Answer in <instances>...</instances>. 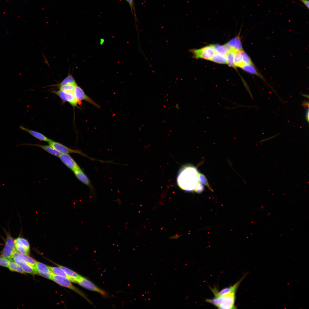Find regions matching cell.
I'll use <instances>...</instances> for the list:
<instances>
[{"mask_svg": "<svg viewBox=\"0 0 309 309\" xmlns=\"http://www.w3.org/2000/svg\"><path fill=\"white\" fill-rule=\"evenodd\" d=\"M301 2L308 9H309V1L308 0H298Z\"/></svg>", "mask_w": 309, "mask_h": 309, "instance_id": "836d02e7", "label": "cell"}, {"mask_svg": "<svg viewBox=\"0 0 309 309\" xmlns=\"http://www.w3.org/2000/svg\"><path fill=\"white\" fill-rule=\"evenodd\" d=\"M18 253L16 250L13 252L12 258L14 261L21 268L25 273L32 275L38 274L35 268L20 258Z\"/></svg>", "mask_w": 309, "mask_h": 309, "instance_id": "8992f818", "label": "cell"}, {"mask_svg": "<svg viewBox=\"0 0 309 309\" xmlns=\"http://www.w3.org/2000/svg\"><path fill=\"white\" fill-rule=\"evenodd\" d=\"M242 52L238 51H235V52L234 57V62L235 67L241 68L245 65L242 60L241 54Z\"/></svg>", "mask_w": 309, "mask_h": 309, "instance_id": "d4e9b609", "label": "cell"}, {"mask_svg": "<svg viewBox=\"0 0 309 309\" xmlns=\"http://www.w3.org/2000/svg\"><path fill=\"white\" fill-rule=\"evenodd\" d=\"M18 255L22 259L35 268V266L37 262L35 260L28 255L22 254L19 252Z\"/></svg>", "mask_w": 309, "mask_h": 309, "instance_id": "83f0119b", "label": "cell"}, {"mask_svg": "<svg viewBox=\"0 0 309 309\" xmlns=\"http://www.w3.org/2000/svg\"><path fill=\"white\" fill-rule=\"evenodd\" d=\"M69 84H73L75 86L77 85L73 76L70 74H69L67 77L57 86L60 87Z\"/></svg>", "mask_w": 309, "mask_h": 309, "instance_id": "484cf974", "label": "cell"}, {"mask_svg": "<svg viewBox=\"0 0 309 309\" xmlns=\"http://www.w3.org/2000/svg\"><path fill=\"white\" fill-rule=\"evenodd\" d=\"M211 61L220 64H227L226 55L215 53L212 57Z\"/></svg>", "mask_w": 309, "mask_h": 309, "instance_id": "603a6c76", "label": "cell"}, {"mask_svg": "<svg viewBox=\"0 0 309 309\" xmlns=\"http://www.w3.org/2000/svg\"><path fill=\"white\" fill-rule=\"evenodd\" d=\"M214 295L213 298L206 299V302L220 309H235V305L236 293L222 295H218L211 290Z\"/></svg>", "mask_w": 309, "mask_h": 309, "instance_id": "7a4b0ae2", "label": "cell"}, {"mask_svg": "<svg viewBox=\"0 0 309 309\" xmlns=\"http://www.w3.org/2000/svg\"><path fill=\"white\" fill-rule=\"evenodd\" d=\"M51 92L58 95L63 101L68 102L74 107L77 106L78 102L74 93L65 92L60 90Z\"/></svg>", "mask_w": 309, "mask_h": 309, "instance_id": "30bf717a", "label": "cell"}, {"mask_svg": "<svg viewBox=\"0 0 309 309\" xmlns=\"http://www.w3.org/2000/svg\"><path fill=\"white\" fill-rule=\"evenodd\" d=\"M6 238L4 247L2 250L1 256L9 259L12 258V255L16 250L15 248L14 239L9 233L6 232Z\"/></svg>", "mask_w": 309, "mask_h": 309, "instance_id": "5b68a950", "label": "cell"}, {"mask_svg": "<svg viewBox=\"0 0 309 309\" xmlns=\"http://www.w3.org/2000/svg\"><path fill=\"white\" fill-rule=\"evenodd\" d=\"M14 242L15 250L19 253L28 255L30 252V245L26 239L19 237L14 239Z\"/></svg>", "mask_w": 309, "mask_h": 309, "instance_id": "52a82bcc", "label": "cell"}, {"mask_svg": "<svg viewBox=\"0 0 309 309\" xmlns=\"http://www.w3.org/2000/svg\"><path fill=\"white\" fill-rule=\"evenodd\" d=\"M241 68L244 71L249 74L254 75L262 78L264 79L263 76L257 70L253 64H245Z\"/></svg>", "mask_w": 309, "mask_h": 309, "instance_id": "ac0fdd59", "label": "cell"}, {"mask_svg": "<svg viewBox=\"0 0 309 309\" xmlns=\"http://www.w3.org/2000/svg\"><path fill=\"white\" fill-rule=\"evenodd\" d=\"M74 94L78 102L82 100H85L97 108H100V106L85 94L83 90L78 85L75 87Z\"/></svg>", "mask_w": 309, "mask_h": 309, "instance_id": "9c48e42d", "label": "cell"}, {"mask_svg": "<svg viewBox=\"0 0 309 309\" xmlns=\"http://www.w3.org/2000/svg\"><path fill=\"white\" fill-rule=\"evenodd\" d=\"M193 57L198 59L202 58L206 60H211L215 53L212 45L203 47L199 49H193L190 50Z\"/></svg>", "mask_w": 309, "mask_h": 309, "instance_id": "3957f363", "label": "cell"}, {"mask_svg": "<svg viewBox=\"0 0 309 309\" xmlns=\"http://www.w3.org/2000/svg\"><path fill=\"white\" fill-rule=\"evenodd\" d=\"M57 265L58 267L64 270L67 275L72 279L73 282L77 283V281L81 276L76 272L67 268L58 265Z\"/></svg>", "mask_w": 309, "mask_h": 309, "instance_id": "44dd1931", "label": "cell"}, {"mask_svg": "<svg viewBox=\"0 0 309 309\" xmlns=\"http://www.w3.org/2000/svg\"><path fill=\"white\" fill-rule=\"evenodd\" d=\"M73 171L78 180L85 185L90 186V183L88 178L80 168Z\"/></svg>", "mask_w": 309, "mask_h": 309, "instance_id": "e0dca14e", "label": "cell"}, {"mask_svg": "<svg viewBox=\"0 0 309 309\" xmlns=\"http://www.w3.org/2000/svg\"><path fill=\"white\" fill-rule=\"evenodd\" d=\"M59 157L62 162L73 171L80 168L76 162L69 154H62Z\"/></svg>", "mask_w": 309, "mask_h": 309, "instance_id": "5bb4252c", "label": "cell"}, {"mask_svg": "<svg viewBox=\"0 0 309 309\" xmlns=\"http://www.w3.org/2000/svg\"><path fill=\"white\" fill-rule=\"evenodd\" d=\"M212 45L215 53L219 54L226 55L231 49L227 43L223 45L217 44Z\"/></svg>", "mask_w": 309, "mask_h": 309, "instance_id": "d6986e66", "label": "cell"}, {"mask_svg": "<svg viewBox=\"0 0 309 309\" xmlns=\"http://www.w3.org/2000/svg\"><path fill=\"white\" fill-rule=\"evenodd\" d=\"M49 145L62 154L78 153L81 154V152L77 150H73L62 144L52 140L48 142Z\"/></svg>", "mask_w": 309, "mask_h": 309, "instance_id": "4fadbf2b", "label": "cell"}, {"mask_svg": "<svg viewBox=\"0 0 309 309\" xmlns=\"http://www.w3.org/2000/svg\"><path fill=\"white\" fill-rule=\"evenodd\" d=\"M77 283L90 290L97 292L105 296H107V293L105 291L98 288L90 280L81 276Z\"/></svg>", "mask_w": 309, "mask_h": 309, "instance_id": "ba28073f", "label": "cell"}, {"mask_svg": "<svg viewBox=\"0 0 309 309\" xmlns=\"http://www.w3.org/2000/svg\"><path fill=\"white\" fill-rule=\"evenodd\" d=\"M8 259L2 257H0V266L8 268Z\"/></svg>", "mask_w": 309, "mask_h": 309, "instance_id": "1f68e13d", "label": "cell"}, {"mask_svg": "<svg viewBox=\"0 0 309 309\" xmlns=\"http://www.w3.org/2000/svg\"><path fill=\"white\" fill-rule=\"evenodd\" d=\"M306 119L307 121L308 122V121H309V108H308H308L307 109V110H306Z\"/></svg>", "mask_w": 309, "mask_h": 309, "instance_id": "e575fe53", "label": "cell"}, {"mask_svg": "<svg viewBox=\"0 0 309 309\" xmlns=\"http://www.w3.org/2000/svg\"><path fill=\"white\" fill-rule=\"evenodd\" d=\"M8 268L11 271L16 272L22 274H25V272L11 258L8 259Z\"/></svg>", "mask_w": 309, "mask_h": 309, "instance_id": "7402d4cb", "label": "cell"}, {"mask_svg": "<svg viewBox=\"0 0 309 309\" xmlns=\"http://www.w3.org/2000/svg\"><path fill=\"white\" fill-rule=\"evenodd\" d=\"M49 267L53 273L56 275L65 278L69 280L72 282V279L69 277L65 272L60 267Z\"/></svg>", "mask_w": 309, "mask_h": 309, "instance_id": "cb8c5ba5", "label": "cell"}, {"mask_svg": "<svg viewBox=\"0 0 309 309\" xmlns=\"http://www.w3.org/2000/svg\"><path fill=\"white\" fill-rule=\"evenodd\" d=\"M247 275V273L244 274V275L243 276L241 279L234 285L225 288L221 290L219 292H218L217 288H214L213 289L211 288V290L215 292L219 295H222L236 293V290L240 284Z\"/></svg>", "mask_w": 309, "mask_h": 309, "instance_id": "7c38bea8", "label": "cell"}, {"mask_svg": "<svg viewBox=\"0 0 309 309\" xmlns=\"http://www.w3.org/2000/svg\"><path fill=\"white\" fill-rule=\"evenodd\" d=\"M232 49L229 51L226 54L227 60V64L229 66L235 68V66L234 62V57L235 51Z\"/></svg>", "mask_w": 309, "mask_h": 309, "instance_id": "4316f807", "label": "cell"}, {"mask_svg": "<svg viewBox=\"0 0 309 309\" xmlns=\"http://www.w3.org/2000/svg\"><path fill=\"white\" fill-rule=\"evenodd\" d=\"M76 86L69 84L59 87V90L62 91L66 92L74 93L75 87Z\"/></svg>", "mask_w": 309, "mask_h": 309, "instance_id": "f1b7e54d", "label": "cell"}, {"mask_svg": "<svg viewBox=\"0 0 309 309\" xmlns=\"http://www.w3.org/2000/svg\"><path fill=\"white\" fill-rule=\"evenodd\" d=\"M32 145L38 146L41 148L44 149L50 154L55 156L59 157L62 153L60 152L53 147L49 145H41L39 144H23L22 145Z\"/></svg>", "mask_w": 309, "mask_h": 309, "instance_id": "ffe728a7", "label": "cell"}, {"mask_svg": "<svg viewBox=\"0 0 309 309\" xmlns=\"http://www.w3.org/2000/svg\"><path fill=\"white\" fill-rule=\"evenodd\" d=\"M181 171L177 178V182L179 187L182 189L187 191L195 190L196 187L195 183L196 177L193 174L195 169L193 167H185Z\"/></svg>", "mask_w": 309, "mask_h": 309, "instance_id": "6da1fadb", "label": "cell"}, {"mask_svg": "<svg viewBox=\"0 0 309 309\" xmlns=\"http://www.w3.org/2000/svg\"><path fill=\"white\" fill-rule=\"evenodd\" d=\"M204 189V187L203 185L201 184H198L197 185L195 191L198 193L201 192Z\"/></svg>", "mask_w": 309, "mask_h": 309, "instance_id": "d6a6232c", "label": "cell"}, {"mask_svg": "<svg viewBox=\"0 0 309 309\" xmlns=\"http://www.w3.org/2000/svg\"><path fill=\"white\" fill-rule=\"evenodd\" d=\"M51 280L61 286L73 290L83 297L88 302L90 303H92L84 293L73 285L71 281L68 279L54 274L52 276Z\"/></svg>", "mask_w": 309, "mask_h": 309, "instance_id": "277c9868", "label": "cell"}, {"mask_svg": "<svg viewBox=\"0 0 309 309\" xmlns=\"http://www.w3.org/2000/svg\"><path fill=\"white\" fill-rule=\"evenodd\" d=\"M128 3L130 7H132V6L133 0H126Z\"/></svg>", "mask_w": 309, "mask_h": 309, "instance_id": "d590c367", "label": "cell"}, {"mask_svg": "<svg viewBox=\"0 0 309 309\" xmlns=\"http://www.w3.org/2000/svg\"><path fill=\"white\" fill-rule=\"evenodd\" d=\"M198 178L199 181L206 186L210 190L213 191V190L210 187L205 176L200 173H198Z\"/></svg>", "mask_w": 309, "mask_h": 309, "instance_id": "f546056e", "label": "cell"}, {"mask_svg": "<svg viewBox=\"0 0 309 309\" xmlns=\"http://www.w3.org/2000/svg\"><path fill=\"white\" fill-rule=\"evenodd\" d=\"M19 128L27 132L39 140L46 141L48 142L52 140L39 132L27 129L22 125H20L19 126Z\"/></svg>", "mask_w": 309, "mask_h": 309, "instance_id": "9a60e30c", "label": "cell"}, {"mask_svg": "<svg viewBox=\"0 0 309 309\" xmlns=\"http://www.w3.org/2000/svg\"><path fill=\"white\" fill-rule=\"evenodd\" d=\"M243 62L244 64H253L249 57L244 51L241 53Z\"/></svg>", "mask_w": 309, "mask_h": 309, "instance_id": "4dcf8cb0", "label": "cell"}, {"mask_svg": "<svg viewBox=\"0 0 309 309\" xmlns=\"http://www.w3.org/2000/svg\"><path fill=\"white\" fill-rule=\"evenodd\" d=\"M231 49L239 52L243 51L240 38L237 36L230 40L227 43Z\"/></svg>", "mask_w": 309, "mask_h": 309, "instance_id": "2e32d148", "label": "cell"}, {"mask_svg": "<svg viewBox=\"0 0 309 309\" xmlns=\"http://www.w3.org/2000/svg\"><path fill=\"white\" fill-rule=\"evenodd\" d=\"M35 268L38 274L51 280L52 276L54 273L49 266L42 263L37 262L35 266Z\"/></svg>", "mask_w": 309, "mask_h": 309, "instance_id": "8fae6325", "label": "cell"}]
</instances>
